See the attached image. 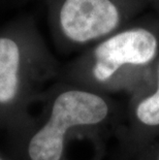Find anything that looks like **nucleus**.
Segmentation results:
<instances>
[{
	"mask_svg": "<svg viewBox=\"0 0 159 160\" xmlns=\"http://www.w3.org/2000/svg\"><path fill=\"white\" fill-rule=\"evenodd\" d=\"M50 20L64 43L99 42L120 31L145 8L146 0H46Z\"/></svg>",
	"mask_w": 159,
	"mask_h": 160,
	"instance_id": "f257e3e1",
	"label": "nucleus"
},
{
	"mask_svg": "<svg viewBox=\"0 0 159 160\" xmlns=\"http://www.w3.org/2000/svg\"><path fill=\"white\" fill-rule=\"evenodd\" d=\"M109 114V103L94 92L82 89L62 92L54 101L49 120L30 139V159L61 160L64 141L70 129L100 124Z\"/></svg>",
	"mask_w": 159,
	"mask_h": 160,
	"instance_id": "f03ea898",
	"label": "nucleus"
},
{
	"mask_svg": "<svg viewBox=\"0 0 159 160\" xmlns=\"http://www.w3.org/2000/svg\"><path fill=\"white\" fill-rule=\"evenodd\" d=\"M159 56V33L152 26H127L97 42L85 58L91 78L107 84L128 69H143Z\"/></svg>",
	"mask_w": 159,
	"mask_h": 160,
	"instance_id": "7ed1b4c3",
	"label": "nucleus"
},
{
	"mask_svg": "<svg viewBox=\"0 0 159 160\" xmlns=\"http://www.w3.org/2000/svg\"><path fill=\"white\" fill-rule=\"evenodd\" d=\"M20 36L15 32L0 35V103L16 96L22 70L29 61L28 42Z\"/></svg>",
	"mask_w": 159,
	"mask_h": 160,
	"instance_id": "20e7f679",
	"label": "nucleus"
},
{
	"mask_svg": "<svg viewBox=\"0 0 159 160\" xmlns=\"http://www.w3.org/2000/svg\"><path fill=\"white\" fill-rule=\"evenodd\" d=\"M135 120L144 127H159V60L157 64V86L156 89L138 101L134 110Z\"/></svg>",
	"mask_w": 159,
	"mask_h": 160,
	"instance_id": "39448f33",
	"label": "nucleus"
},
{
	"mask_svg": "<svg viewBox=\"0 0 159 160\" xmlns=\"http://www.w3.org/2000/svg\"><path fill=\"white\" fill-rule=\"evenodd\" d=\"M146 1L148 4H150L159 15V0H146Z\"/></svg>",
	"mask_w": 159,
	"mask_h": 160,
	"instance_id": "423d86ee",
	"label": "nucleus"
},
{
	"mask_svg": "<svg viewBox=\"0 0 159 160\" xmlns=\"http://www.w3.org/2000/svg\"><path fill=\"white\" fill-rule=\"evenodd\" d=\"M8 1H17V2H19V1H26V0H8Z\"/></svg>",
	"mask_w": 159,
	"mask_h": 160,
	"instance_id": "0eeeda50",
	"label": "nucleus"
},
{
	"mask_svg": "<svg viewBox=\"0 0 159 160\" xmlns=\"http://www.w3.org/2000/svg\"><path fill=\"white\" fill-rule=\"evenodd\" d=\"M156 160H159V151H158V154H157V158H156Z\"/></svg>",
	"mask_w": 159,
	"mask_h": 160,
	"instance_id": "6e6552de",
	"label": "nucleus"
},
{
	"mask_svg": "<svg viewBox=\"0 0 159 160\" xmlns=\"http://www.w3.org/2000/svg\"><path fill=\"white\" fill-rule=\"evenodd\" d=\"M0 160H3V159H2V158H1V157H0Z\"/></svg>",
	"mask_w": 159,
	"mask_h": 160,
	"instance_id": "1a4fd4ad",
	"label": "nucleus"
},
{
	"mask_svg": "<svg viewBox=\"0 0 159 160\" xmlns=\"http://www.w3.org/2000/svg\"><path fill=\"white\" fill-rule=\"evenodd\" d=\"M45 1H46V0H45Z\"/></svg>",
	"mask_w": 159,
	"mask_h": 160,
	"instance_id": "9d476101",
	"label": "nucleus"
}]
</instances>
